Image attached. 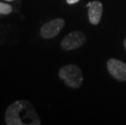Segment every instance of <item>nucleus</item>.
Masks as SVG:
<instances>
[{"label": "nucleus", "instance_id": "obj_7", "mask_svg": "<svg viewBox=\"0 0 126 125\" xmlns=\"http://www.w3.org/2000/svg\"><path fill=\"white\" fill-rule=\"evenodd\" d=\"M12 12V7L9 4L0 2V14L7 15Z\"/></svg>", "mask_w": 126, "mask_h": 125}, {"label": "nucleus", "instance_id": "obj_8", "mask_svg": "<svg viewBox=\"0 0 126 125\" xmlns=\"http://www.w3.org/2000/svg\"><path fill=\"white\" fill-rule=\"evenodd\" d=\"M66 1L68 4L72 5V4H75V3H77V2H78L80 0H66Z\"/></svg>", "mask_w": 126, "mask_h": 125}, {"label": "nucleus", "instance_id": "obj_10", "mask_svg": "<svg viewBox=\"0 0 126 125\" xmlns=\"http://www.w3.org/2000/svg\"><path fill=\"white\" fill-rule=\"evenodd\" d=\"M5 1H8V2H12V1H14V0H5Z\"/></svg>", "mask_w": 126, "mask_h": 125}, {"label": "nucleus", "instance_id": "obj_9", "mask_svg": "<svg viewBox=\"0 0 126 125\" xmlns=\"http://www.w3.org/2000/svg\"><path fill=\"white\" fill-rule=\"evenodd\" d=\"M124 46H125V49L126 50V38L124 40Z\"/></svg>", "mask_w": 126, "mask_h": 125}, {"label": "nucleus", "instance_id": "obj_5", "mask_svg": "<svg viewBox=\"0 0 126 125\" xmlns=\"http://www.w3.org/2000/svg\"><path fill=\"white\" fill-rule=\"evenodd\" d=\"M107 68L113 78L120 81H126V63L116 58H110L107 62Z\"/></svg>", "mask_w": 126, "mask_h": 125}, {"label": "nucleus", "instance_id": "obj_3", "mask_svg": "<svg viewBox=\"0 0 126 125\" xmlns=\"http://www.w3.org/2000/svg\"><path fill=\"white\" fill-rule=\"evenodd\" d=\"M87 41L86 36L81 31H73L63 38L60 43L61 48L64 50H76L82 46Z\"/></svg>", "mask_w": 126, "mask_h": 125}, {"label": "nucleus", "instance_id": "obj_1", "mask_svg": "<svg viewBox=\"0 0 126 125\" xmlns=\"http://www.w3.org/2000/svg\"><path fill=\"white\" fill-rule=\"evenodd\" d=\"M5 122L7 125H40L42 123L33 106L26 100L16 101L7 107Z\"/></svg>", "mask_w": 126, "mask_h": 125}, {"label": "nucleus", "instance_id": "obj_2", "mask_svg": "<svg viewBox=\"0 0 126 125\" xmlns=\"http://www.w3.org/2000/svg\"><path fill=\"white\" fill-rule=\"evenodd\" d=\"M59 76L67 86L72 89H78L83 82L81 68L75 64H68L61 68L59 71Z\"/></svg>", "mask_w": 126, "mask_h": 125}, {"label": "nucleus", "instance_id": "obj_6", "mask_svg": "<svg viewBox=\"0 0 126 125\" xmlns=\"http://www.w3.org/2000/svg\"><path fill=\"white\" fill-rule=\"evenodd\" d=\"M88 17L91 25H98L103 15V7L101 2L93 1L88 3Z\"/></svg>", "mask_w": 126, "mask_h": 125}, {"label": "nucleus", "instance_id": "obj_4", "mask_svg": "<svg viewBox=\"0 0 126 125\" xmlns=\"http://www.w3.org/2000/svg\"><path fill=\"white\" fill-rule=\"evenodd\" d=\"M64 25H65V21L62 18L52 20L42 26L40 35L42 38L45 39L53 38L60 33Z\"/></svg>", "mask_w": 126, "mask_h": 125}]
</instances>
